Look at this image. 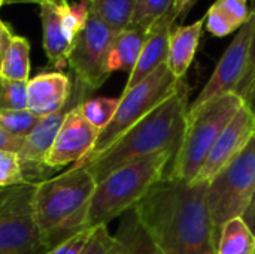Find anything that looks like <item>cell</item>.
<instances>
[{
	"label": "cell",
	"mask_w": 255,
	"mask_h": 254,
	"mask_svg": "<svg viewBox=\"0 0 255 254\" xmlns=\"http://www.w3.org/2000/svg\"><path fill=\"white\" fill-rule=\"evenodd\" d=\"M0 76L24 82L30 79V42L25 37L13 34L1 63Z\"/></svg>",
	"instance_id": "obj_22"
},
{
	"label": "cell",
	"mask_w": 255,
	"mask_h": 254,
	"mask_svg": "<svg viewBox=\"0 0 255 254\" xmlns=\"http://www.w3.org/2000/svg\"><path fill=\"white\" fill-rule=\"evenodd\" d=\"M236 94H239L242 97L244 103L247 105V108L251 111V114L255 117V70L245 82L241 84Z\"/></svg>",
	"instance_id": "obj_32"
},
{
	"label": "cell",
	"mask_w": 255,
	"mask_h": 254,
	"mask_svg": "<svg viewBox=\"0 0 255 254\" xmlns=\"http://www.w3.org/2000/svg\"><path fill=\"white\" fill-rule=\"evenodd\" d=\"M66 112L67 109L40 117L36 127L25 136L24 144L18 153L25 184H39L51 178V175L57 171L46 165V159L64 121Z\"/></svg>",
	"instance_id": "obj_13"
},
{
	"label": "cell",
	"mask_w": 255,
	"mask_h": 254,
	"mask_svg": "<svg viewBox=\"0 0 255 254\" xmlns=\"http://www.w3.org/2000/svg\"><path fill=\"white\" fill-rule=\"evenodd\" d=\"M176 151H164L130 162L96 184L88 204L84 229L108 226L114 219L133 210L164 175Z\"/></svg>",
	"instance_id": "obj_4"
},
{
	"label": "cell",
	"mask_w": 255,
	"mask_h": 254,
	"mask_svg": "<svg viewBox=\"0 0 255 254\" xmlns=\"http://www.w3.org/2000/svg\"><path fill=\"white\" fill-rule=\"evenodd\" d=\"M120 97H96L81 102V109L87 121L97 130H103L114 118Z\"/></svg>",
	"instance_id": "obj_24"
},
{
	"label": "cell",
	"mask_w": 255,
	"mask_h": 254,
	"mask_svg": "<svg viewBox=\"0 0 255 254\" xmlns=\"http://www.w3.org/2000/svg\"><path fill=\"white\" fill-rule=\"evenodd\" d=\"M253 25L254 21L251 16V19L238 30L232 43L220 58L212 76L208 79L194 102L188 106V111L196 109L217 97L238 91L250 64Z\"/></svg>",
	"instance_id": "obj_11"
},
{
	"label": "cell",
	"mask_w": 255,
	"mask_h": 254,
	"mask_svg": "<svg viewBox=\"0 0 255 254\" xmlns=\"http://www.w3.org/2000/svg\"><path fill=\"white\" fill-rule=\"evenodd\" d=\"M81 254H120V246L108 226H99L93 231L84 252Z\"/></svg>",
	"instance_id": "obj_28"
},
{
	"label": "cell",
	"mask_w": 255,
	"mask_h": 254,
	"mask_svg": "<svg viewBox=\"0 0 255 254\" xmlns=\"http://www.w3.org/2000/svg\"><path fill=\"white\" fill-rule=\"evenodd\" d=\"M90 13L120 33L131 22L136 0H87Z\"/></svg>",
	"instance_id": "obj_21"
},
{
	"label": "cell",
	"mask_w": 255,
	"mask_h": 254,
	"mask_svg": "<svg viewBox=\"0 0 255 254\" xmlns=\"http://www.w3.org/2000/svg\"><path fill=\"white\" fill-rule=\"evenodd\" d=\"M241 217L247 223L250 231L255 235V192L253 198H251V201H250V204H248V207H247V210L244 211V214Z\"/></svg>",
	"instance_id": "obj_37"
},
{
	"label": "cell",
	"mask_w": 255,
	"mask_h": 254,
	"mask_svg": "<svg viewBox=\"0 0 255 254\" xmlns=\"http://www.w3.org/2000/svg\"><path fill=\"white\" fill-rule=\"evenodd\" d=\"M188 97L190 87L182 81L170 97L127 130L103 154L82 166H87L96 183H100L130 162L164 151H178L190 106Z\"/></svg>",
	"instance_id": "obj_2"
},
{
	"label": "cell",
	"mask_w": 255,
	"mask_h": 254,
	"mask_svg": "<svg viewBox=\"0 0 255 254\" xmlns=\"http://www.w3.org/2000/svg\"><path fill=\"white\" fill-rule=\"evenodd\" d=\"M25 184L18 153L0 150V189Z\"/></svg>",
	"instance_id": "obj_27"
},
{
	"label": "cell",
	"mask_w": 255,
	"mask_h": 254,
	"mask_svg": "<svg viewBox=\"0 0 255 254\" xmlns=\"http://www.w3.org/2000/svg\"><path fill=\"white\" fill-rule=\"evenodd\" d=\"M120 228L114 235L121 254H164L152 241L149 234L137 220L133 210L123 214Z\"/></svg>",
	"instance_id": "obj_19"
},
{
	"label": "cell",
	"mask_w": 255,
	"mask_h": 254,
	"mask_svg": "<svg viewBox=\"0 0 255 254\" xmlns=\"http://www.w3.org/2000/svg\"><path fill=\"white\" fill-rule=\"evenodd\" d=\"M3 3H6V0H0V7H1V4H3Z\"/></svg>",
	"instance_id": "obj_39"
},
{
	"label": "cell",
	"mask_w": 255,
	"mask_h": 254,
	"mask_svg": "<svg viewBox=\"0 0 255 254\" xmlns=\"http://www.w3.org/2000/svg\"><path fill=\"white\" fill-rule=\"evenodd\" d=\"M42 45L48 61L55 69L67 66L70 51L87 24L90 9L87 0H42L39 3Z\"/></svg>",
	"instance_id": "obj_10"
},
{
	"label": "cell",
	"mask_w": 255,
	"mask_h": 254,
	"mask_svg": "<svg viewBox=\"0 0 255 254\" xmlns=\"http://www.w3.org/2000/svg\"><path fill=\"white\" fill-rule=\"evenodd\" d=\"M145 39H146V31L134 25H128L127 28L117 33L108 60L109 72L112 73L120 70V72H127L130 75L140 57Z\"/></svg>",
	"instance_id": "obj_18"
},
{
	"label": "cell",
	"mask_w": 255,
	"mask_h": 254,
	"mask_svg": "<svg viewBox=\"0 0 255 254\" xmlns=\"http://www.w3.org/2000/svg\"><path fill=\"white\" fill-rule=\"evenodd\" d=\"M96 184L90 169L82 165L36 184L34 220L46 253L84 229Z\"/></svg>",
	"instance_id": "obj_3"
},
{
	"label": "cell",
	"mask_w": 255,
	"mask_h": 254,
	"mask_svg": "<svg viewBox=\"0 0 255 254\" xmlns=\"http://www.w3.org/2000/svg\"><path fill=\"white\" fill-rule=\"evenodd\" d=\"M184 79H176L167 69L166 63L157 67L151 75L142 79L134 87L124 90L120 97V105L111 123L99 133L91 153L76 165H87L108 148H111L127 130L146 117L161 102L170 97Z\"/></svg>",
	"instance_id": "obj_6"
},
{
	"label": "cell",
	"mask_w": 255,
	"mask_h": 254,
	"mask_svg": "<svg viewBox=\"0 0 255 254\" xmlns=\"http://www.w3.org/2000/svg\"><path fill=\"white\" fill-rule=\"evenodd\" d=\"M42 0H6V3H40Z\"/></svg>",
	"instance_id": "obj_38"
},
{
	"label": "cell",
	"mask_w": 255,
	"mask_h": 254,
	"mask_svg": "<svg viewBox=\"0 0 255 254\" xmlns=\"http://www.w3.org/2000/svg\"><path fill=\"white\" fill-rule=\"evenodd\" d=\"M242 105V97L230 93L187 111L181 145L169 163L163 180L193 184L221 132Z\"/></svg>",
	"instance_id": "obj_5"
},
{
	"label": "cell",
	"mask_w": 255,
	"mask_h": 254,
	"mask_svg": "<svg viewBox=\"0 0 255 254\" xmlns=\"http://www.w3.org/2000/svg\"><path fill=\"white\" fill-rule=\"evenodd\" d=\"M170 10H173V0H136L130 25L148 31Z\"/></svg>",
	"instance_id": "obj_23"
},
{
	"label": "cell",
	"mask_w": 255,
	"mask_h": 254,
	"mask_svg": "<svg viewBox=\"0 0 255 254\" xmlns=\"http://www.w3.org/2000/svg\"><path fill=\"white\" fill-rule=\"evenodd\" d=\"M255 135V117L244 103L221 132L194 183H209L218 175Z\"/></svg>",
	"instance_id": "obj_14"
},
{
	"label": "cell",
	"mask_w": 255,
	"mask_h": 254,
	"mask_svg": "<svg viewBox=\"0 0 255 254\" xmlns=\"http://www.w3.org/2000/svg\"><path fill=\"white\" fill-rule=\"evenodd\" d=\"M211 254H217V253H211Z\"/></svg>",
	"instance_id": "obj_40"
},
{
	"label": "cell",
	"mask_w": 255,
	"mask_h": 254,
	"mask_svg": "<svg viewBox=\"0 0 255 254\" xmlns=\"http://www.w3.org/2000/svg\"><path fill=\"white\" fill-rule=\"evenodd\" d=\"M36 184L0 189V254H46L34 220Z\"/></svg>",
	"instance_id": "obj_8"
},
{
	"label": "cell",
	"mask_w": 255,
	"mask_h": 254,
	"mask_svg": "<svg viewBox=\"0 0 255 254\" xmlns=\"http://www.w3.org/2000/svg\"><path fill=\"white\" fill-rule=\"evenodd\" d=\"M214 6L238 28L247 24L253 16L248 0H217Z\"/></svg>",
	"instance_id": "obj_29"
},
{
	"label": "cell",
	"mask_w": 255,
	"mask_h": 254,
	"mask_svg": "<svg viewBox=\"0 0 255 254\" xmlns=\"http://www.w3.org/2000/svg\"><path fill=\"white\" fill-rule=\"evenodd\" d=\"M27 109V82L0 76V111Z\"/></svg>",
	"instance_id": "obj_26"
},
{
	"label": "cell",
	"mask_w": 255,
	"mask_h": 254,
	"mask_svg": "<svg viewBox=\"0 0 255 254\" xmlns=\"http://www.w3.org/2000/svg\"><path fill=\"white\" fill-rule=\"evenodd\" d=\"M205 25H206L208 31L215 37H224V36H229L230 33L239 30L214 4L209 7L208 13L205 16Z\"/></svg>",
	"instance_id": "obj_30"
},
{
	"label": "cell",
	"mask_w": 255,
	"mask_h": 254,
	"mask_svg": "<svg viewBox=\"0 0 255 254\" xmlns=\"http://www.w3.org/2000/svg\"><path fill=\"white\" fill-rule=\"evenodd\" d=\"M254 192L255 135L247 147L208 184L206 205L215 229L217 244L221 228L244 214Z\"/></svg>",
	"instance_id": "obj_7"
},
{
	"label": "cell",
	"mask_w": 255,
	"mask_h": 254,
	"mask_svg": "<svg viewBox=\"0 0 255 254\" xmlns=\"http://www.w3.org/2000/svg\"><path fill=\"white\" fill-rule=\"evenodd\" d=\"M94 229H82L67 240L61 241L55 247H52L46 254H81L84 252L91 234Z\"/></svg>",
	"instance_id": "obj_31"
},
{
	"label": "cell",
	"mask_w": 255,
	"mask_h": 254,
	"mask_svg": "<svg viewBox=\"0 0 255 254\" xmlns=\"http://www.w3.org/2000/svg\"><path fill=\"white\" fill-rule=\"evenodd\" d=\"M115 36L117 31L90 13L87 24L73 43L67 61L82 96L99 90L109 78L108 60Z\"/></svg>",
	"instance_id": "obj_9"
},
{
	"label": "cell",
	"mask_w": 255,
	"mask_h": 254,
	"mask_svg": "<svg viewBox=\"0 0 255 254\" xmlns=\"http://www.w3.org/2000/svg\"><path fill=\"white\" fill-rule=\"evenodd\" d=\"M209 183L160 180L133 213L164 254L217 253V237L206 205Z\"/></svg>",
	"instance_id": "obj_1"
},
{
	"label": "cell",
	"mask_w": 255,
	"mask_h": 254,
	"mask_svg": "<svg viewBox=\"0 0 255 254\" xmlns=\"http://www.w3.org/2000/svg\"><path fill=\"white\" fill-rule=\"evenodd\" d=\"M199 0H173V13L176 16V19L179 18H185L188 15V12L191 10V7L197 3Z\"/></svg>",
	"instance_id": "obj_36"
},
{
	"label": "cell",
	"mask_w": 255,
	"mask_h": 254,
	"mask_svg": "<svg viewBox=\"0 0 255 254\" xmlns=\"http://www.w3.org/2000/svg\"><path fill=\"white\" fill-rule=\"evenodd\" d=\"M250 1V6H251V13H253V21H254V25H253V36H251V49H250V64H248V69H247V73L242 79V82H245L255 70V0H248ZM241 82V84H242ZM241 87V85H239Z\"/></svg>",
	"instance_id": "obj_34"
},
{
	"label": "cell",
	"mask_w": 255,
	"mask_h": 254,
	"mask_svg": "<svg viewBox=\"0 0 255 254\" xmlns=\"http://www.w3.org/2000/svg\"><path fill=\"white\" fill-rule=\"evenodd\" d=\"M100 130L93 127L82 114L81 102L67 109L64 121L48 154L46 165L60 169L84 160L96 145Z\"/></svg>",
	"instance_id": "obj_12"
},
{
	"label": "cell",
	"mask_w": 255,
	"mask_h": 254,
	"mask_svg": "<svg viewBox=\"0 0 255 254\" xmlns=\"http://www.w3.org/2000/svg\"><path fill=\"white\" fill-rule=\"evenodd\" d=\"M205 27V18L197 19L188 25L173 27L169 36V48L166 66L176 79H184L188 72L202 37Z\"/></svg>",
	"instance_id": "obj_17"
},
{
	"label": "cell",
	"mask_w": 255,
	"mask_h": 254,
	"mask_svg": "<svg viewBox=\"0 0 255 254\" xmlns=\"http://www.w3.org/2000/svg\"><path fill=\"white\" fill-rule=\"evenodd\" d=\"M24 139L25 138H16L0 127V150L1 151L19 153V150L24 144Z\"/></svg>",
	"instance_id": "obj_33"
},
{
	"label": "cell",
	"mask_w": 255,
	"mask_h": 254,
	"mask_svg": "<svg viewBox=\"0 0 255 254\" xmlns=\"http://www.w3.org/2000/svg\"><path fill=\"white\" fill-rule=\"evenodd\" d=\"M13 37V33L12 30L9 28V25L0 19V69H1V63H3V58H4V54L9 48V43Z\"/></svg>",
	"instance_id": "obj_35"
},
{
	"label": "cell",
	"mask_w": 255,
	"mask_h": 254,
	"mask_svg": "<svg viewBox=\"0 0 255 254\" xmlns=\"http://www.w3.org/2000/svg\"><path fill=\"white\" fill-rule=\"evenodd\" d=\"M40 117L28 109L0 111V127L16 138H25L39 123Z\"/></svg>",
	"instance_id": "obj_25"
},
{
	"label": "cell",
	"mask_w": 255,
	"mask_h": 254,
	"mask_svg": "<svg viewBox=\"0 0 255 254\" xmlns=\"http://www.w3.org/2000/svg\"><path fill=\"white\" fill-rule=\"evenodd\" d=\"M175 21H176V16H175L173 10H170L167 15H164L160 21H157L146 31V39H145L140 57H139L133 72L128 75L124 90L134 87L142 79H145L148 75H151L157 67H160L161 64L166 63L167 48H169V36H170Z\"/></svg>",
	"instance_id": "obj_16"
},
{
	"label": "cell",
	"mask_w": 255,
	"mask_h": 254,
	"mask_svg": "<svg viewBox=\"0 0 255 254\" xmlns=\"http://www.w3.org/2000/svg\"><path fill=\"white\" fill-rule=\"evenodd\" d=\"M120 254H121V253H120Z\"/></svg>",
	"instance_id": "obj_41"
},
{
	"label": "cell",
	"mask_w": 255,
	"mask_h": 254,
	"mask_svg": "<svg viewBox=\"0 0 255 254\" xmlns=\"http://www.w3.org/2000/svg\"><path fill=\"white\" fill-rule=\"evenodd\" d=\"M72 93L70 78L60 72H42L27 81V109L37 117L64 111Z\"/></svg>",
	"instance_id": "obj_15"
},
{
	"label": "cell",
	"mask_w": 255,
	"mask_h": 254,
	"mask_svg": "<svg viewBox=\"0 0 255 254\" xmlns=\"http://www.w3.org/2000/svg\"><path fill=\"white\" fill-rule=\"evenodd\" d=\"M217 254H255V235L242 217L233 219L221 228Z\"/></svg>",
	"instance_id": "obj_20"
}]
</instances>
